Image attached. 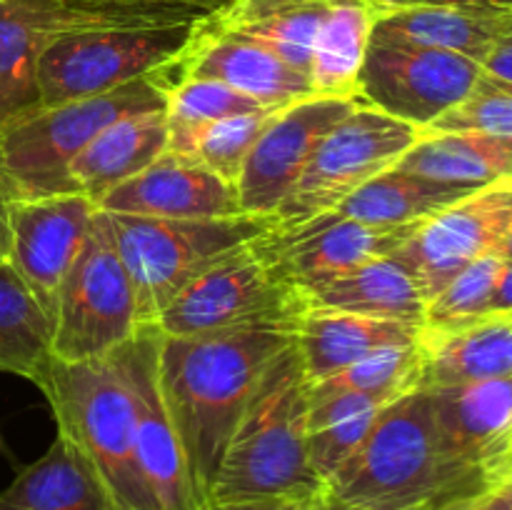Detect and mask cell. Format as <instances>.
<instances>
[{
    "label": "cell",
    "mask_w": 512,
    "mask_h": 510,
    "mask_svg": "<svg viewBox=\"0 0 512 510\" xmlns=\"http://www.w3.org/2000/svg\"><path fill=\"white\" fill-rule=\"evenodd\" d=\"M133 285L113 240L108 213L98 210L50 315V350L60 363L105 358L138 330Z\"/></svg>",
    "instance_id": "cell-7"
},
{
    "label": "cell",
    "mask_w": 512,
    "mask_h": 510,
    "mask_svg": "<svg viewBox=\"0 0 512 510\" xmlns=\"http://www.w3.org/2000/svg\"><path fill=\"white\" fill-rule=\"evenodd\" d=\"M300 290L308 308L343 310V313L420 325V328L425 325L428 300L408 268L400 265L393 255L370 260L350 273L305 285Z\"/></svg>",
    "instance_id": "cell-24"
},
{
    "label": "cell",
    "mask_w": 512,
    "mask_h": 510,
    "mask_svg": "<svg viewBox=\"0 0 512 510\" xmlns=\"http://www.w3.org/2000/svg\"><path fill=\"white\" fill-rule=\"evenodd\" d=\"M165 93L150 75L128 85L38 108L0 130V188L8 200L75 193L70 165L90 140L128 113L163 110Z\"/></svg>",
    "instance_id": "cell-5"
},
{
    "label": "cell",
    "mask_w": 512,
    "mask_h": 510,
    "mask_svg": "<svg viewBox=\"0 0 512 510\" xmlns=\"http://www.w3.org/2000/svg\"><path fill=\"white\" fill-rule=\"evenodd\" d=\"M158 345L160 330L155 325H138L133 338L115 350L133 395L140 473L158 510H200L183 445L160 388Z\"/></svg>",
    "instance_id": "cell-14"
},
{
    "label": "cell",
    "mask_w": 512,
    "mask_h": 510,
    "mask_svg": "<svg viewBox=\"0 0 512 510\" xmlns=\"http://www.w3.org/2000/svg\"><path fill=\"white\" fill-rule=\"evenodd\" d=\"M168 150V118L163 110L128 113L100 130L70 165L75 193L98 205L103 195L138 175Z\"/></svg>",
    "instance_id": "cell-23"
},
{
    "label": "cell",
    "mask_w": 512,
    "mask_h": 510,
    "mask_svg": "<svg viewBox=\"0 0 512 510\" xmlns=\"http://www.w3.org/2000/svg\"><path fill=\"white\" fill-rule=\"evenodd\" d=\"M305 310L303 290L288 283L250 240L190 280L153 325L170 338H195L255 323L300 325Z\"/></svg>",
    "instance_id": "cell-8"
},
{
    "label": "cell",
    "mask_w": 512,
    "mask_h": 510,
    "mask_svg": "<svg viewBox=\"0 0 512 510\" xmlns=\"http://www.w3.org/2000/svg\"><path fill=\"white\" fill-rule=\"evenodd\" d=\"M108 220L133 285L140 325H153L170 300L215 260L273 228V220L255 215L168 220L108 213Z\"/></svg>",
    "instance_id": "cell-6"
},
{
    "label": "cell",
    "mask_w": 512,
    "mask_h": 510,
    "mask_svg": "<svg viewBox=\"0 0 512 510\" xmlns=\"http://www.w3.org/2000/svg\"><path fill=\"white\" fill-rule=\"evenodd\" d=\"M480 75L483 65L460 53L370 40L358 93L370 108L425 130L463 103Z\"/></svg>",
    "instance_id": "cell-11"
},
{
    "label": "cell",
    "mask_w": 512,
    "mask_h": 510,
    "mask_svg": "<svg viewBox=\"0 0 512 510\" xmlns=\"http://www.w3.org/2000/svg\"><path fill=\"white\" fill-rule=\"evenodd\" d=\"M275 113L258 100L238 93L235 88L215 80H185L165 90V118L168 128L208 123V120L230 118V115Z\"/></svg>",
    "instance_id": "cell-37"
},
{
    "label": "cell",
    "mask_w": 512,
    "mask_h": 510,
    "mask_svg": "<svg viewBox=\"0 0 512 510\" xmlns=\"http://www.w3.org/2000/svg\"><path fill=\"white\" fill-rule=\"evenodd\" d=\"M288 500L265 498V500H235V503H210L205 510H283Z\"/></svg>",
    "instance_id": "cell-42"
},
{
    "label": "cell",
    "mask_w": 512,
    "mask_h": 510,
    "mask_svg": "<svg viewBox=\"0 0 512 510\" xmlns=\"http://www.w3.org/2000/svg\"><path fill=\"white\" fill-rule=\"evenodd\" d=\"M420 388L512 375V313H485L463 323L420 330Z\"/></svg>",
    "instance_id": "cell-20"
},
{
    "label": "cell",
    "mask_w": 512,
    "mask_h": 510,
    "mask_svg": "<svg viewBox=\"0 0 512 510\" xmlns=\"http://www.w3.org/2000/svg\"><path fill=\"white\" fill-rule=\"evenodd\" d=\"M395 168L470 188L512 180V135L420 133Z\"/></svg>",
    "instance_id": "cell-30"
},
{
    "label": "cell",
    "mask_w": 512,
    "mask_h": 510,
    "mask_svg": "<svg viewBox=\"0 0 512 510\" xmlns=\"http://www.w3.org/2000/svg\"><path fill=\"white\" fill-rule=\"evenodd\" d=\"M445 450L488 473L512 475V375L425 388Z\"/></svg>",
    "instance_id": "cell-18"
},
{
    "label": "cell",
    "mask_w": 512,
    "mask_h": 510,
    "mask_svg": "<svg viewBox=\"0 0 512 510\" xmlns=\"http://www.w3.org/2000/svg\"><path fill=\"white\" fill-rule=\"evenodd\" d=\"M328 505H330V493L328 488H325L320 490V493L305 495V498L288 500V503L283 505V510H328Z\"/></svg>",
    "instance_id": "cell-43"
},
{
    "label": "cell",
    "mask_w": 512,
    "mask_h": 510,
    "mask_svg": "<svg viewBox=\"0 0 512 510\" xmlns=\"http://www.w3.org/2000/svg\"><path fill=\"white\" fill-rule=\"evenodd\" d=\"M503 480L445 450L428 390L415 388L380 410L368 438L325 488L358 510H448Z\"/></svg>",
    "instance_id": "cell-2"
},
{
    "label": "cell",
    "mask_w": 512,
    "mask_h": 510,
    "mask_svg": "<svg viewBox=\"0 0 512 510\" xmlns=\"http://www.w3.org/2000/svg\"><path fill=\"white\" fill-rule=\"evenodd\" d=\"M328 510H358V508H353V505L340 503V500H335L333 495H330V505H328Z\"/></svg>",
    "instance_id": "cell-46"
},
{
    "label": "cell",
    "mask_w": 512,
    "mask_h": 510,
    "mask_svg": "<svg viewBox=\"0 0 512 510\" xmlns=\"http://www.w3.org/2000/svg\"><path fill=\"white\" fill-rule=\"evenodd\" d=\"M63 33L53 0H0V130L40 108V53Z\"/></svg>",
    "instance_id": "cell-21"
},
{
    "label": "cell",
    "mask_w": 512,
    "mask_h": 510,
    "mask_svg": "<svg viewBox=\"0 0 512 510\" xmlns=\"http://www.w3.org/2000/svg\"><path fill=\"white\" fill-rule=\"evenodd\" d=\"M358 105L365 103L358 98L313 95L280 108L258 135L235 180L240 210L245 215L273 220L275 210L295 188L325 133Z\"/></svg>",
    "instance_id": "cell-13"
},
{
    "label": "cell",
    "mask_w": 512,
    "mask_h": 510,
    "mask_svg": "<svg viewBox=\"0 0 512 510\" xmlns=\"http://www.w3.org/2000/svg\"><path fill=\"white\" fill-rule=\"evenodd\" d=\"M483 73L500 83L512 85V33L503 35L483 60Z\"/></svg>",
    "instance_id": "cell-40"
},
{
    "label": "cell",
    "mask_w": 512,
    "mask_h": 510,
    "mask_svg": "<svg viewBox=\"0 0 512 510\" xmlns=\"http://www.w3.org/2000/svg\"><path fill=\"white\" fill-rule=\"evenodd\" d=\"M338 3L340 0H233L223 13L203 25L255 40L308 75L320 25Z\"/></svg>",
    "instance_id": "cell-26"
},
{
    "label": "cell",
    "mask_w": 512,
    "mask_h": 510,
    "mask_svg": "<svg viewBox=\"0 0 512 510\" xmlns=\"http://www.w3.org/2000/svg\"><path fill=\"white\" fill-rule=\"evenodd\" d=\"M463 8L485 13H512V0H380V10L388 8Z\"/></svg>",
    "instance_id": "cell-39"
},
{
    "label": "cell",
    "mask_w": 512,
    "mask_h": 510,
    "mask_svg": "<svg viewBox=\"0 0 512 510\" xmlns=\"http://www.w3.org/2000/svg\"><path fill=\"white\" fill-rule=\"evenodd\" d=\"M498 255H500V258H505V260H512V228L508 230V235L503 238V243L498 245Z\"/></svg>",
    "instance_id": "cell-45"
},
{
    "label": "cell",
    "mask_w": 512,
    "mask_h": 510,
    "mask_svg": "<svg viewBox=\"0 0 512 510\" xmlns=\"http://www.w3.org/2000/svg\"><path fill=\"white\" fill-rule=\"evenodd\" d=\"M512 33V13L463 8H388L373 25V43L420 45L460 53L483 65L503 35Z\"/></svg>",
    "instance_id": "cell-25"
},
{
    "label": "cell",
    "mask_w": 512,
    "mask_h": 510,
    "mask_svg": "<svg viewBox=\"0 0 512 510\" xmlns=\"http://www.w3.org/2000/svg\"><path fill=\"white\" fill-rule=\"evenodd\" d=\"M413 228H373L330 210L293 228L265 230L255 245L288 283L305 288L393 255Z\"/></svg>",
    "instance_id": "cell-17"
},
{
    "label": "cell",
    "mask_w": 512,
    "mask_h": 510,
    "mask_svg": "<svg viewBox=\"0 0 512 510\" xmlns=\"http://www.w3.org/2000/svg\"><path fill=\"white\" fill-rule=\"evenodd\" d=\"M0 510H113L98 475L58 435L48 453L18 470L0 490Z\"/></svg>",
    "instance_id": "cell-27"
},
{
    "label": "cell",
    "mask_w": 512,
    "mask_h": 510,
    "mask_svg": "<svg viewBox=\"0 0 512 510\" xmlns=\"http://www.w3.org/2000/svg\"><path fill=\"white\" fill-rule=\"evenodd\" d=\"M420 140V130L370 105H358L325 133L303 175L273 215V228L313 220L338 208L375 175L395 168Z\"/></svg>",
    "instance_id": "cell-9"
},
{
    "label": "cell",
    "mask_w": 512,
    "mask_h": 510,
    "mask_svg": "<svg viewBox=\"0 0 512 510\" xmlns=\"http://www.w3.org/2000/svg\"><path fill=\"white\" fill-rule=\"evenodd\" d=\"M8 260V198L0 188V265Z\"/></svg>",
    "instance_id": "cell-44"
},
{
    "label": "cell",
    "mask_w": 512,
    "mask_h": 510,
    "mask_svg": "<svg viewBox=\"0 0 512 510\" xmlns=\"http://www.w3.org/2000/svg\"><path fill=\"white\" fill-rule=\"evenodd\" d=\"M420 325L343 313V310L308 308L300 318L295 343L303 358L310 385L340 373L348 365L395 345L418 343Z\"/></svg>",
    "instance_id": "cell-22"
},
{
    "label": "cell",
    "mask_w": 512,
    "mask_h": 510,
    "mask_svg": "<svg viewBox=\"0 0 512 510\" xmlns=\"http://www.w3.org/2000/svg\"><path fill=\"white\" fill-rule=\"evenodd\" d=\"M295 333L298 325L288 323H255L195 338L160 333V388L200 510L210 505L220 460L255 385Z\"/></svg>",
    "instance_id": "cell-1"
},
{
    "label": "cell",
    "mask_w": 512,
    "mask_h": 510,
    "mask_svg": "<svg viewBox=\"0 0 512 510\" xmlns=\"http://www.w3.org/2000/svg\"><path fill=\"white\" fill-rule=\"evenodd\" d=\"M95 213L98 205L80 193L8 200V265L48 318Z\"/></svg>",
    "instance_id": "cell-16"
},
{
    "label": "cell",
    "mask_w": 512,
    "mask_h": 510,
    "mask_svg": "<svg viewBox=\"0 0 512 510\" xmlns=\"http://www.w3.org/2000/svg\"><path fill=\"white\" fill-rule=\"evenodd\" d=\"M275 113L230 115L208 123L168 128V150L235 185L250 148Z\"/></svg>",
    "instance_id": "cell-34"
},
{
    "label": "cell",
    "mask_w": 512,
    "mask_h": 510,
    "mask_svg": "<svg viewBox=\"0 0 512 510\" xmlns=\"http://www.w3.org/2000/svg\"><path fill=\"white\" fill-rule=\"evenodd\" d=\"M58 435L98 475L113 510H158L135 453V410L115 353L85 363L53 360L40 383Z\"/></svg>",
    "instance_id": "cell-4"
},
{
    "label": "cell",
    "mask_w": 512,
    "mask_h": 510,
    "mask_svg": "<svg viewBox=\"0 0 512 510\" xmlns=\"http://www.w3.org/2000/svg\"><path fill=\"white\" fill-rule=\"evenodd\" d=\"M385 405L360 393L310 398L308 460L323 483L363 445Z\"/></svg>",
    "instance_id": "cell-33"
},
{
    "label": "cell",
    "mask_w": 512,
    "mask_h": 510,
    "mask_svg": "<svg viewBox=\"0 0 512 510\" xmlns=\"http://www.w3.org/2000/svg\"><path fill=\"white\" fill-rule=\"evenodd\" d=\"M68 33L100 28H198L233 0H53Z\"/></svg>",
    "instance_id": "cell-32"
},
{
    "label": "cell",
    "mask_w": 512,
    "mask_h": 510,
    "mask_svg": "<svg viewBox=\"0 0 512 510\" xmlns=\"http://www.w3.org/2000/svg\"><path fill=\"white\" fill-rule=\"evenodd\" d=\"M420 375H423L420 345H395V348L378 350V353L343 368L340 373L310 385V398L360 393L380 400V403H393L410 390L420 388Z\"/></svg>",
    "instance_id": "cell-35"
},
{
    "label": "cell",
    "mask_w": 512,
    "mask_h": 510,
    "mask_svg": "<svg viewBox=\"0 0 512 510\" xmlns=\"http://www.w3.org/2000/svg\"><path fill=\"white\" fill-rule=\"evenodd\" d=\"M310 380L298 343L270 360L228 440L210 503L295 500L325 490L308 460Z\"/></svg>",
    "instance_id": "cell-3"
},
{
    "label": "cell",
    "mask_w": 512,
    "mask_h": 510,
    "mask_svg": "<svg viewBox=\"0 0 512 510\" xmlns=\"http://www.w3.org/2000/svg\"><path fill=\"white\" fill-rule=\"evenodd\" d=\"M512 228V180L475 188L413 228L393 253L408 268L425 300L435 298L455 275L498 245Z\"/></svg>",
    "instance_id": "cell-12"
},
{
    "label": "cell",
    "mask_w": 512,
    "mask_h": 510,
    "mask_svg": "<svg viewBox=\"0 0 512 510\" xmlns=\"http://www.w3.org/2000/svg\"><path fill=\"white\" fill-rule=\"evenodd\" d=\"M420 133L430 135H512V90L480 75L473 93Z\"/></svg>",
    "instance_id": "cell-38"
},
{
    "label": "cell",
    "mask_w": 512,
    "mask_h": 510,
    "mask_svg": "<svg viewBox=\"0 0 512 510\" xmlns=\"http://www.w3.org/2000/svg\"><path fill=\"white\" fill-rule=\"evenodd\" d=\"M503 260L498 253H488L460 270L435 298L428 300L423 328L463 323L488 313Z\"/></svg>",
    "instance_id": "cell-36"
},
{
    "label": "cell",
    "mask_w": 512,
    "mask_h": 510,
    "mask_svg": "<svg viewBox=\"0 0 512 510\" xmlns=\"http://www.w3.org/2000/svg\"><path fill=\"white\" fill-rule=\"evenodd\" d=\"M50 365L48 313L5 260L0 265V373L20 375L40 388Z\"/></svg>",
    "instance_id": "cell-31"
},
{
    "label": "cell",
    "mask_w": 512,
    "mask_h": 510,
    "mask_svg": "<svg viewBox=\"0 0 512 510\" xmlns=\"http://www.w3.org/2000/svg\"><path fill=\"white\" fill-rule=\"evenodd\" d=\"M150 78L163 93L185 80H215L273 110L315 95L308 75L285 63L273 50L210 25L193 28L188 45L153 70Z\"/></svg>",
    "instance_id": "cell-15"
},
{
    "label": "cell",
    "mask_w": 512,
    "mask_h": 510,
    "mask_svg": "<svg viewBox=\"0 0 512 510\" xmlns=\"http://www.w3.org/2000/svg\"><path fill=\"white\" fill-rule=\"evenodd\" d=\"M473 190L470 185L440 183L408 170L390 168L360 185L335 210L373 228H405L423 223L425 218Z\"/></svg>",
    "instance_id": "cell-29"
},
{
    "label": "cell",
    "mask_w": 512,
    "mask_h": 510,
    "mask_svg": "<svg viewBox=\"0 0 512 510\" xmlns=\"http://www.w3.org/2000/svg\"><path fill=\"white\" fill-rule=\"evenodd\" d=\"M105 213L138 218L203 220L245 215L235 185L203 165L165 150L155 163L98 200Z\"/></svg>",
    "instance_id": "cell-19"
},
{
    "label": "cell",
    "mask_w": 512,
    "mask_h": 510,
    "mask_svg": "<svg viewBox=\"0 0 512 510\" xmlns=\"http://www.w3.org/2000/svg\"><path fill=\"white\" fill-rule=\"evenodd\" d=\"M488 313H512V260H503Z\"/></svg>",
    "instance_id": "cell-41"
},
{
    "label": "cell",
    "mask_w": 512,
    "mask_h": 510,
    "mask_svg": "<svg viewBox=\"0 0 512 510\" xmlns=\"http://www.w3.org/2000/svg\"><path fill=\"white\" fill-rule=\"evenodd\" d=\"M193 28L75 30L50 40L38 60L40 108L95 98L145 78L188 45Z\"/></svg>",
    "instance_id": "cell-10"
},
{
    "label": "cell",
    "mask_w": 512,
    "mask_h": 510,
    "mask_svg": "<svg viewBox=\"0 0 512 510\" xmlns=\"http://www.w3.org/2000/svg\"><path fill=\"white\" fill-rule=\"evenodd\" d=\"M380 0H340L323 20L310 60V85L318 98H360L358 80L368 55Z\"/></svg>",
    "instance_id": "cell-28"
}]
</instances>
